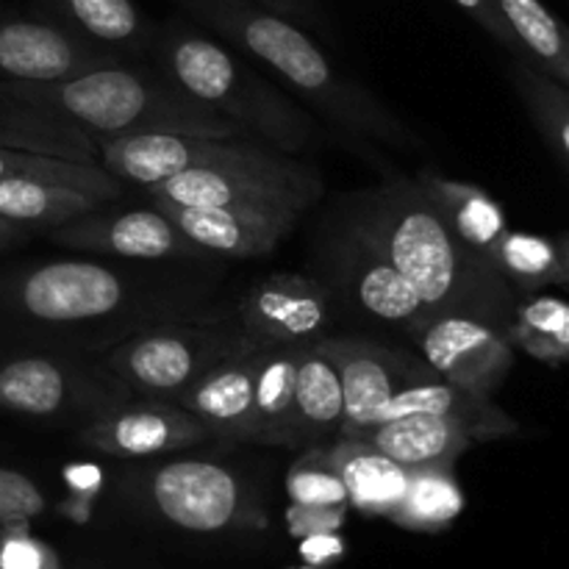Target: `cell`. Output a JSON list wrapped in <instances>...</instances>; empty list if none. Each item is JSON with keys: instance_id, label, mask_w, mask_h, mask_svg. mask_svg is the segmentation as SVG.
I'll return each mask as SVG.
<instances>
[{"instance_id": "cell-1", "label": "cell", "mask_w": 569, "mask_h": 569, "mask_svg": "<svg viewBox=\"0 0 569 569\" xmlns=\"http://www.w3.org/2000/svg\"><path fill=\"white\" fill-rule=\"evenodd\" d=\"M353 226L383 250L439 317H472L509 331L517 311L515 289L492 261L448 231L420 183L406 178L383 183L365 200Z\"/></svg>"}, {"instance_id": "cell-2", "label": "cell", "mask_w": 569, "mask_h": 569, "mask_svg": "<svg viewBox=\"0 0 569 569\" xmlns=\"http://www.w3.org/2000/svg\"><path fill=\"white\" fill-rule=\"evenodd\" d=\"M200 22L298 89L342 131L395 150L422 148V139L356 78L339 70L320 44L287 17L256 0H181Z\"/></svg>"}, {"instance_id": "cell-3", "label": "cell", "mask_w": 569, "mask_h": 569, "mask_svg": "<svg viewBox=\"0 0 569 569\" xmlns=\"http://www.w3.org/2000/svg\"><path fill=\"white\" fill-rule=\"evenodd\" d=\"M26 103L67 117L98 139L133 133H187L209 139H244L242 126L206 109L170 78H150L122 64L100 67L61 83H0Z\"/></svg>"}, {"instance_id": "cell-4", "label": "cell", "mask_w": 569, "mask_h": 569, "mask_svg": "<svg viewBox=\"0 0 569 569\" xmlns=\"http://www.w3.org/2000/svg\"><path fill=\"white\" fill-rule=\"evenodd\" d=\"M161 67L178 89L228 117L244 133L295 156L315 139L309 111L295 106L276 87L256 76L226 44L189 28H170L159 42Z\"/></svg>"}, {"instance_id": "cell-5", "label": "cell", "mask_w": 569, "mask_h": 569, "mask_svg": "<svg viewBox=\"0 0 569 569\" xmlns=\"http://www.w3.org/2000/svg\"><path fill=\"white\" fill-rule=\"evenodd\" d=\"M100 167L120 181L153 187L189 170L276 167L292 156L259 139H209L187 133H133L98 139Z\"/></svg>"}, {"instance_id": "cell-6", "label": "cell", "mask_w": 569, "mask_h": 569, "mask_svg": "<svg viewBox=\"0 0 569 569\" xmlns=\"http://www.w3.org/2000/svg\"><path fill=\"white\" fill-rule=\"evenodd\" d=\"M209 328H161L131 339L109 356V367L120 381L142 395L178 400L194 387L217 361L244 345Z\"/></svg>"}, {"instance_id": "cell-7", "label": "cell", "mask_w": 569, "mask_h": 569, "mask_svg": "<svg viewBox=\"0 0 569 569\" xmlns=\"http://www.w3.org/2000/svg\"><path fill=\"white\" fill-rule=\"evenodd\" d=\"M150 198L211 209L231 203H287L306 211L322 194L315 167L292 156L276 167H228V170H189L148 187Z\"/></svg>"}, {"instance_id": "cell-8", "label": "cell", "mask_w": 569, "mask_h": 569, "mask_svg": "<svg viewBox=\"0 0 569 569\" xmlns=\"http://www.w3.org/2000/svg\"><path fill=\"white\" fill-rule=\"evenodd\" d=\"M320 348L331 356L342 381L345 417L339 437H356L370 428L383 406L406 389L439 381L426 359L365 339H320Z\"/></svg>"}, {"instance_id": "cell-9", "label": "cell", "mask_w": 569, "mask_h": 569, "mask_svg": "<svg viewBox=\"0 0 569 569\" xmlns=\"http://www.w3.org/2000/svg\"><path fill=\"white\" fill-rule=\"evenodd\" d=\"M150 203L206 253L231 259L267 256L292 233L303 217V211L287 203H231L211 209H194L164 198H150Z\"/></svg>"}, {"instance_id": "cell-10", "label": "cell", "mask_w": 569, "mask_h": 569, "mask_svg": "<svg viewBox=\"0 0 569 569\" xmlns=\"http://www.w3.org/2000/svg\"><path fill=\"white\" fill-rule=\"evenodd\" d=\"M11 300L42 322H83L111 315L126 300V281L92 261H50L17 278Z\"/></svg>"}, {"instance_id": "cell-11", "label": "cell", "mask_w": 569, "mask_h": 569, "mask_svg": "<svg viewBox=\"0 0 569 569\" xmlns=\"http://www.w3.org/2000/svg\"><path fill=\"white\" fill-rule=\"evenodd\" d=\"M422 359L442 381L492 395L515 365V345L503 331L472 317H433L415 333Z\"/></svg>"}, {"instance_id": "cell-12", "label": "cell", "mask_w": 569, "mask_h": 569, "mask_svg": "<svg viewBox=\"0 0 569 569\" xmlns=\"http://www.w3.org/2000/svg\"><path fill=\"white\" fill-rule=\"evenodd\" d=\"M120 64L106 44L37 20L0 22V72L17 83H61Z\"/></svg>"}, {"instance_id": "cell-13", "label": "cell", "mask_w": 569, "mask_h": 569, "mask_svg": "<svg viewBox=\"0 0 569 569\" xmlns=\"http://www.w3.org/2000/svg\"><path fill=\"white\" fill-rule=\"evenodd\" d=\"M156 511L172 526L194 533H217L242 515V483L214 461H170L148 481Z\"/></svg>"}, {"instance_id": "cell-14", "label": "cell", "mask_w": 569, "mask_h": 569, "mask_svg": "<svg viewBox=\"0 0 569 569\" xmlns=\"http://www.w3.org/2000/svg\"><path fill=\"white\" fill-rule=\"evenodd\" d=\"M337 272L345 292L376 320L417 333L439 317L411 287L409 278L353 222L337 244Z\"/></svg>"}, {"instance_id": "cell-15", "label": "cell", "mask_w": 569, "mask_h": 569, "mask_svg": "<svg viewBox=\"0 0 569 569\" xmlns=\"http://www.w3.org/2000/svg\"><path fill=\"white\" fill-rule=\"evenodd\" d=\"M239 317L242 333L256 345H309L326 331L331 295L315 278L276 272L244 295Z\"/></svg>"}, {"instance_id": "cell-16", "label": "cell", "mask_w": 569, "mask_h": 569, "mask_svg": "<svg viewBox=\"0 0 569 569\" xmlns=\"http://www.w3.org/2000/svg\"><path fill=\"white\" fill-rule=\"evenodd\" d=\"M50 239L64 248L120 256V259H170V256H203L192 239L183 237L161 211H126V214L76 217L59 228H50Z\"/></svg>"}, {"instance_id": "cell-17", "label": "cell", "mask_w": 569, "mask_h": 569, "mask_svg": "<svg viewBox=\"0 0 569 569\" xmlns=\"http://www.w3.org/2000/svg\"><path fill=\"white\" fill-rule=\"evenodd\" d=\"M209 428L187 409L167 403L126 406L83 428L81 442L114 459H150L209 439Z\"/></svg>"}, {"instance_id": "cell-18", "label": "cell", "mask_w": 569, "mask_h": 569, "mask_svg": "<svg viewBox=\"0 0 569 569\" xmlns=\"http://www.w3.org/2000/svg\"><path fill=\"white\" fill-rule=\"evenodd\" d=\"M261 345L244 339L242 348L217 361L189 392L178 398L181 409L198 417L209 433L231 442H256L253 389Z\"/></svg>"}, {"instance_id": "cell-19", "label": "cell", "mask_w": 569, "mask_h": 569, "mask_svg": "<svg viewBox=\"0 0 569 569\" xmlns=\"http://www.w3.org/2000/svg\"><path fill=\"white\" fill-rule=\"evenodd\" d=\"M353 439L372 445L383 456L398 461L403 470L453 467L456 459L478 442V437L465 422L433 415V411H409V415L376 422L356 433Z\"/></svg>"}, {"instance_id": "cell-20", "label": "cell", "mask_w": 569, "mask_h": 569, "mask_svg": "<svg viewBox=\"0 0 569 569\" xmlns=\"http://www.w3.org/2000/svg\"><path fill=\"white\" fill-rule=\"evenodd\" d=\"M342 417V381L337 365L320 348V339L303 345L295 376V445L339 437Z\"/></svg>"}, {"instance_id": "cell-21", "label": "cell", "mask_w": 569, "mask_h": 569, "mask_svg": "<svg viewBox=\"0 0 569 569\" xmlns=\"http://www.w3.org/2000/svg\"><path fill=\"white\" fill-rule=\"evenodd\" d=\"M409 411H433V415L453 417L476 433L478 442H492V439H503L517 431L515 417L495 406L489 395L470 392V389H461L456 383L442 381V378L400 392L392 403L383 406L376 422L392 420V417L409 415Z\"/></svg>"}, {"instance_id": "cell-22", "label": "cell", "mask_w": 569, "mask_h": 569, "mask_svg": "<svg viewBox=\"0 0 569 569\" xmlns=\"http://www.w3.org/2000/svg\"><path fill=\"white\" fill-rule=\"evenodd\" d=\"M331 461L348 489V500L353 509L367 517H389L400 503L409 481V470L383 456L372 445L353 437H339L333 445Z\"/></svg>"}, {"instance_id": "cell-23", "label": "cell", "mask_w": 569, "mask_h": 569, "mask_svg": "<svg viewBox=\"0 0 569 569\" xmlns=\"http://www.w3.org/2000/svg\"><path fill=\"white\" fill-rule=\"evenodd\" d=\"M417 183L426 192V198L431 200L437 214L442 217L448 231L461 244H467V248L476 250L478 256L489 261L495 244L509 231L503 209L495 203L492 194L472 187V183L448 181V178L439 176H420Z\"/></svg>"}, {"instance_id": "cell-24", "label": "cell", "mask_w": 569, "mask_h": 569, "mask_svg": "<svg viewBox=\"0 0 569 569\" xmlns=\"http://www.w3.org/2000/svg\"><path fill=\"white\" fill-rule=\"evenodd\" d=\"M78 378L59 361L20 356L0 361V409L22 417H53L78 400Z\"/></svg>"}, {"instance_id": "cell-25", "label": "cell", "mask_w": 569, "mask_h": 569, "mask_svg": "<svg viewBox=\"0 0 569 569\" xmlns=\"http://www.w3.org/2000/svg\"><path fill=\"white\" fill-rule=\"evenodd\" d=\"M303 345H261L253 389V422L259 445L295 448V376Z\"/></svg>"}, {"instance_id": "cell-26", "label": "cell", "mask_w": 569, "mask_h": 569, "mask_svg": "<svg viewBox=\"0 0 569 569\" xmlns=\"http://www.w3.org/2000/svg\"><path fill=\"white\" fill-rule=\"evenodd\" d=\"M520 44V59L569 89V26L542 0H498Z\"/></svg>"}, {"instance_id": "cell-27", "label": "cell", "mask_w": 569, "mask_h": 569, "mask_svg": "<svg viewBox=\"0 0 569 569\" xmlns=\"http://www.w3.org/2000/svg\"><path fill=\"white\" fill-rule=\"evenodd\" d=\"M103 200L81 192V189L61 187V183L31 181V178H9L0 181V217L14 226L28 228H59L76 217L98 211Z\"/></svg>"}, {"instance_id": "cell-28", "label": "cell", "mask_w": 569, "mask_h": 569, "mask_svg": "<svg viewBox=\"0 0 569 569\" xmlns=\"http://www.w3.org/2000/svg\"><path fill=\"white\" fill-rule=\"evenodd\" d=\"M465 511V495L453 467L409 470L406 492L389 520L409 531H445Z\"/></svg>"}, {"instance_id": "cell-29", "label": "cell", "mask_w": 569, "mask_h": 569, "mask_svg": "<svg viewBox=\"0 0 569 569\" xmlns=\"http://www.w3.org/2000/svg\"><path fill=\"white\" fill-rule=\"evenodd\" d=\"M67 26L98 44L139 48L148 42V22L133 0H48Z\"/></svg>"}, {"instance_id": "cell-30", "label": "cell", "mask_w": 569, "mask_h": 569, "mask_svg": "<svg viewBox=\"0 0 569 569\" xmlns=\"http://www.w3.org/2000/svg\"><path fill=\"white\" fill-rule=\"evenodd\" d=\"M9 178L61 183V187L81 189V192L92 194L103 203L117 200L122 194L120 178H114L100 164H81V161L56 159V156L0 148V181H9Z\"/></svg>"}, {"instance_id": "cell-31", "label": "cell", "mask_w": 569, "mask_h": 569, "mask_svg": "<svg viewBox=\"0 0 569 569\" xmlns=\"http://www.w3.org/2000/svg\"><path fill=\"white\" fill-rule=\"evenodd\" d=\"M489 261L509 287L522 289V292H537L542 287L565 283L559 248L548 237H537V233L506 231L495 244Z\"/></svg>"}, {"instance_id": "cell-32", "label": "cell", "mask_w": 569, "mask_h": 569, "mask_svg": "<svg viewBox=\"0 0 569 569\" xmlns=\"http://www.w3.org/2000/svg\"><path fill=\"white\" fill-rule=\"evenodd\" d=\"M506 337L545 365H565L569 361V303L561 298H533L517 306Z\"/></svg>"}, {"instance_id": "cell-33", "label": "cell", "mask_w": 569, "mask_h": 569, "mask_svg": "<svg viewBox=\"0 0 569 569\" xmlns=\"http://www.w3.org/2000/svg\"><path fill=\"white\" fill-rule=\"evenodd\" d=\"M511 78H515L517 92L542 137L569 164V89L539 72L528 61L517 59L511 64Z\"/></svg>"}, {"instance_id": "cell-34", "label": "cell", "mask_w": 569, "mask_h": 569, "mask_svg": "<svg viewBox=\"0 0 569 569\" xmlns=\"http://www.w3.org/2000/svg\"><path fill=\"white\" fill-rule=\"evenodd\" d=\"M287 492L298 506H350L348 489L322 448L306 450L287 476Z\"/></svg>"}, {"instance_id": "cell-35", "label": "cell", "mask_w": 569, "mask_h": 569, "mask_svg": "<svg viewBox=\"0 0 569 569\" xmlns=\"http://www.w3.org/2000/svg\"><path fill=\"white\" fill-rule=\"evenodd\" d=\"M44 511V495L28 476L0 467V522L17 526Z\"/></svg>"}, {"instance_id": "cell-36", "label": "cell", "mask_w": 569, "mask_h": 569, "mask_svg": "<svg viewBox=\"0 0 569 569\" xmlns=\"http://www.w3.org/2000/svg\"><path fill=\"white\" fill-rule=\"evenodd\" d=\"M453 3L459 6V9H465L489 37L498 39L503 48H509L511 53H515V59H520V44H517L515 31H511L509 22H506L498 0H453Z\"/></svg>"}, {"instance_id": "cell-37", "label": "cell", "mask_w": 569, "mask_h": 569, "mask_svg": "<svg viewBox=\"0 0 569 569\" xmlns=\"http://www.w3.org/2000/svg\"><path fill=\"white\" fill-rule=\"evenodd\" d=\"M348 506H298L289 509V526L298 537H317V533H333L345 520Z\"/></svg>"}, {"instance_id": "cell-38", "label": "cell", "mask_w": 569, "mask_h": 569, "mask_svg": "<svg viewBox=\"0 0 569 569\" xmlns=\"http://www.w3.org/2000/svg\"><path fill=\"white\" fill-rule=\"evenodd\" d=\"M42 548L26 537H9L0 545V569H42Z\"/></svg>"}, {"instance_id": "cell-39", "label": "cell", "mask_w": 569, "mask_h": 569, "mask_svg": "<svg viewBox=\"0 0 569 569\" xmlns=\"http://www.w3.org/2000/svg\"><path fill=\"white\" fill-rule=\"evenodd\" d=\"M264 9L276 11V14L287 17V20H315L317 11L311 9L309 0H256Z\"/></svg>"}, {"instance_id": "cell-40", "label": "cell", "mask_w": 569, "mask_h": 569, "mask_svg": "<svg viewBox=\"0 0 569 569\" xmlns=\"http://www.w3.org/2000/svg\"><path fill=\"white\" fill-rule=\"evenodd\" d=\"M67 478H70V483L81 495L92 492V489H98L100 483V472L94 470V467H72V470L67 472Z\"/></svg>"}, {"instance_id": "cell-41", "label": "cell", "mask_w": 569, "mask_h": 569, "mask_svg": "<svg viewBox=\"0 0 569 569\" xmlns=\"http://www.w3.org/2000/svg\"><path fill=\"white\" fill-rule=\"evenodd\" d=\"M26 233L28 231L22 226H14V222H9L0 217V248H6V244H11V242H20V239H26Z\"/></svg>"}, {"instance_id": "cell-42", "label": "cell", "mask_w": 569, "mask_h": 569, "mask_svg": "<svg viewBox=\"0 0 569 569\" xmlns=\"http://www.w3.org/2000/svg\"><path fill=\"white\" fill-rule=\"evenodd\" d=\"M559 248V261H561V276H565V287H569V231L556 242Z\"/></svg>"}]
</instances>
